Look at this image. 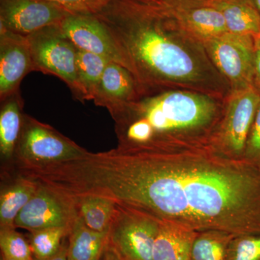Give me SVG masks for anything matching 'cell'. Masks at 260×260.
<instances>
[{
  "label": "cell",
  "instance_id": "20",
  "mask_svg": "<svg viewBox=\"0 0 260 260\" xmlns=\"http://www.w3.org/2000/svg\"><path fill=\"white\" fill-rule=\"evenodd\" d=\"M78 213L87 226L96 232L109 230L116 203L103 195L85 194L75 197Z\"/></svg>",
  "mask_w": 260,
  "mask_h": 260
},
{
  "label": "cell",
  "instance_id": "22",
  "mask_svg": "<svg viewBox=\"0 0 260 260\" xmlns=\"http://www.w3.org/2000/svg\"><path fill=\"white\" fill-rule=\"evenodd\" d=\"M234 234L217 230L198 232L191 260H227L228 248Z\"/></svg>",
  "mask_w": 260,
  "mask_h": 260
},
{
  "label": "cell",
  "instance_id": "34",
  "mask_svg": "<svg viewBox=\"0 0 260 260\" xmlns=\"http://www.w3.org/2000/svg\"><path fill=\"white\" fill-rule=\"evenodd\" d=\"M1 260H35L34 257L30 258V259H8V258L4 257V256H2Z\"/></svg>",
  "mask_w": 260,
  "mask_h": 260
},
{
  "label": "cell",
  "instance_id": "8",
  "mask_svg": "<svg viewBox=\"0 0 260 260\" xmlns=\"http://www.w3.org/2000/svg\"><path fill=\"white\" fill-rule=\"evenodd\" d=\"M210 60L231 91L253 86L256 48L253 37L227 34L202 41Z\"/></svg>",
  "mask_w": 260,
  "mask_h": 260
},
{
  "label": "cell",
  "instance_id": "32",
  "mask_svg": "<svg viewBox=\"0 0 260 260\" xmlns=\"http://www.w3.org/2000/svg\"><path fill=\"white\" fill-rule=\"evenodd\" d=\"M254 39V45H255L256 49H260V32L256 34L253 37Z\"/></svg>",
  "mask_w": 260,
  "mask_h": 260
},
{
  "label": "cell",
  "instance_id": "17",
  "mask_svg": "<svg viewBox=\"0 0 260 260\" xmlns=\"http://www.w3.org/2000/svg\"><path fill=\"white\" fill-rule=\"evenodd\" d=\"M208 6L220 11L230 34L254 37L260 32V15L249 0H211Z\"/></svg>",
  "mask_w": 260,
  "mask_h": 260
},
{
  "label": "cell",
  "instance_id": "13",
  "mask_svg": "<svg viewBox=\"0 0 260 260\" xmlns=\"http://www.w3.org/2000/svg\"><path fill=\"white\" fill-rule=\"evenodd\" d=\"M134 75L122 65L109 61L104 70L93 102L106 108L109 114L116 112L140 96Z\"/></svg>",
  "mask_w": 260,
  "mask_h": 260
},
{
  "label": "cell",
  "instance_id": "5",
  "mask_svg": "<svg viewBox=\"0 0 260 260\" xmlns=\"http://www.w3.org/2000/svg\"><path fill=\"white\" fill-rule=\"evenodd\" d=\"M260 102L254 86L231 91L209 148L225 158L244 160L246 142Z\"/></svg>",
  "mask_w": 260,
  "mask_h": 260
},
{
  "label": "cell",
  "instance_id": "35",
  "mask_svg": "<svg viewBox=\"0 0 260 260\" xmlns=\"http://www.w3.org/2000/svg\"><path fill=\"white\" fill-rule=\"evenodd\" d=\"M144 1L150 2V3H158V4L162 3V0H144Z\"/></svg>",
  "mask_w": 260,
  "mask_h": 260
},
{
  "label": "cell",
  "instance_id": "6",
  "mask_svg": "<svg viewBox=\"0 0 260 260\" xmlns=\"http://www.w3.org/2000/svg\"><path fill=\"white\" fill-rule=\"evenodd\" d=\"M26 37L34 70L57 77L69 87L75 99L84 103L77 74L78 47L59 25L45 27Z\"/></svg>",
  "mask_w": 260,
  "mask_h": 260
},
{
  "label": "cell",
  "instance_id": "1",
  "mask_svg": "<svg viewBox=\"0 0 260 260\" xmlns=\"http://www.w3.org/2000/svg\"><path fill=\"white\" fill-rule=\"evenodd\" d=\"M85 181L92 194L196 232L260 234V169L210 148L95 153Z\"/></svg>",
  "mask_w": 260,
  "mask_h": 260
},
{
  "label": "cell",
  "instance_id": "16",
  "mask_svg": "<svg viewBox=\"0 0 260 260\" xmlns=\"http://www.w3.org/2000/svg\"><path fill=\"white\" fill-rule=\"evenodd\" d=\"M23 101L20 90L1 102L0 153L5 160H13L22 127Z\"/></svg>",
  "mask_w": 260,
  "mask_h": 260
},
{
  "label": "cell",
  "instance_id": "4",
  "mask_svg": "<svg viewBox=\"0 0 260 260\" xmlns=\"http://www.w3.org/2000/svg\"><path fill=\"white\" fill-rule=\"evenodd\" d=\"M88 153L52 126L24 114L13 160L17 169H37L75 160Z\"/></svg>",
  "mask_w": 260,
  "mask_h": 260
},
{
  "label": "cell",
  "instance_id": "10",
  "mask_svg": "<svg viewBox=\"0 0 260 260\" xmlns=\"http://www.w3.org/2000/svg\"><path fill=\"white\" fill-rule=\"evenodd\" d=\"M72 14L59 5L44 0H0V25L23 36L59 25Z\"/></svg>",
  "mask_w": 260,
  "mask_h": 260
},
{
  "label": "cell",
  "instance_id": "18",
  "mask_svg": "<svg viewBox=\"0 0 260 260\" xmlns=\"http://www.w3.org/2000/svg\"><path fill=\"white\" fill-rule=\"evenodd\" d=\"M38 186L37 181L34 179L17 174L15 181L2 189L0 229L15 228V219L35 194Z\"/></svg>",
  "mask_w": 260,
  "mask_h": 260
},
{
  "label": "cell",
  "instance_id": "24",
  "mask_svg": "<svg viewBox=\"0 0 260 260\" xmlns=\"http://www.w3.org/2000/svg\"><path fill=\"white\" fill-rule=\"evenodd\" d=\"M2 256L8 259H26L34 257L28 240L15 228L0 229Z\"/></svg>",
  "mask_w": 260,
  "mask_h": 260
},
{
  "label": "cell",
  "instance_id": "23",
  "mask_svg": "<svg viewBox=\"0 0 260 260\" xmlns=\"http://www.w3.org/2000/svg\"><path fill=\"white\" fill-rule=\"evenodd\" d=\"M70 231L67 228H50L30 232L28 241L34 259L44 260L56 255Z\"/></svg>",
  "mask_w": 260,
  "mask_h": 260
},
{
  "label": "cell",
  "instance_id": "30",
  "mask_svg": "<svg viewBox=\"0 0 260 260\" xmlns=\"http://www.w3.org/2000/svg\"><path fill=\"white\" fill-rule=\"evenodd\" d=\"M97 260H123L119 255L115 249L109 244V242L106 244L105 247L103 249L100 256Z\"/></svg>",
  "mask_w": 260,
  "mask_h": 260
},
{
  "label": "cell",
  "instance_id": "15",
  "mask_svg": "<svg viewBox=\"0 0 260 260\" xmlns=\"http://www.w3.org/2000/svg\"><path fill=\"white\" fill-rule=\"evenodd\" d=\"M198 233L179 224L161 220L154 244L153 260H191Z\"/></svg>",
  "mask_w": 260,
  "mask_h": 260
},
{
  "label": "cell",
  "instance_id": "7",
  "mask_svg": "<svg viewBox=\"0 0 260 260\" xmlns=\"http://www.w3.org/2000/svg\"><path fill=\"white\" fill-rule=\"evenodd\" d=\"M161 220L146 212L116 203L108 242L123 260H153Z\"/></svg>",
  "mask_w": 260,
  "mask_h": 260
},
{
  "label": "cell",
  "instance_id": "26",
  "mask_svg": "<svg viewBox=\"0 0 260 260\" xmlns=\"http://www.w3.org/2000/svg\"><path fill=\"white\" fill-rule=\"evenodd\" d=\"M59 5L73 14L97 15L109 0H44Z\"/></svg>",
  "mask_w": 260,
  "mask_h": 260
},
{
  "label": "cell",
  "instance_id": "25",
  "mask_svg": "<svg viewBox=\"0 0 260 260\" xmlns=\"http://www.w3.org/2000/svg\"><path fill=\"white\" fill-rule=\"evenodd\" d=\"M227 260H260V234L234 236L228 248Z\"/></svg>",
  "mask_w": 260,
  "mask_h": 260
},
{
  "label": "cell",
  "instance_id": "33",
  "mask_svg": "<svg viewBox=\"0 0 260 260\" xmlns=\"http://www.w3.org/2000/svg\"><path fill=\"white\" fill-rule=\"evenodd\" d=\"M260 15V0H249Z\"/></svg>",
  "mask_w": 260,
  "mask_h": 260
},
{
  "label": "cell",
  "instance_id": "29",
  "mask_svg": "<svg viewBox=\"0 0 260 260\" xmlns=\"http://www.w3.org/2000/svg\"><path fill=\"white\" fill-rule=\"evenodd\" d=\"M253 86L260 92V49H256L255 57H254Z\"/></svg>",
  "mask_w": 260,
  "mask_h": 260
},
{
  "label": "cell",
  "instance_id": "19",
  "mask_svg": "<svg viewBox=\"0 0 260 260\" xmlns=\"http://www.w3.org/2000/svg\"><path fill=\"white\" fill-rule=\"evenodd\" d=\"M109 231L96 232L87 226L81 217L73 223L68 235L70 260H97L108 242Z\"/></svg>",
  "mask_w": 260,
  "mask_h": 260
},
{
  "label": "cell",
  "instance_id": "31",
  "mask_svg": "<svg viewBox=\"0 0 260 260\" xmlns=\"http://www.w3.org/2000/svg\"><path fill=\"white\" fill-rule=\"evenodd\" d=\"M35 260L37 259H35ZM44 260H70L69 256H68V244L67 245L64 242L62 246H61L60 251L56 255L49 258V259Z\"/></svg>",
  "mask_w": 260,
  "mask_h": 260
},
{
  "label": "cell",
  "instance_id": "11",
  "mask_svg": "<svg viewBox=\"0 0 260 260\" xmlns=\"http://www.w3.org/2000/svg\"><path fill=\"white\" fill-rule=\"evenodd\" d=\"M59 26L78 49L104 56L126 68L110 32L96 15L72 14Z\"/></svg>",
  "mask_w": 260,
  "mask_h": 260
},
{
  "label": "cell",
  "instance_id": "27",
  "mask_svg": "<svg viewBox=\"0 0 260 260\" xmlns=\"http://www.w3.org/2000/svg\"><path fill=\"white\" fill-rule=\"evenodd\" d=\"M244 160L260 169V102L246 142Z\"/></svg>",
  "mask_w": 260,
  "mask_h": 260
},
{
  "label": "cell",
  "instance_id": "14",
  "mask_svg": "<svg viewBox=\"0 0 260 260\" xmlns=\"http://www.w3.org/2000/svg\"><path fill=\"white\" fill-rule=\"evenodd\" d=\"M167 7L181 26L201 42L229 32L223 15L212 7Z\"/></svg>",
  "mask_w": 260,
  "mask_h": 260
},
{
  "label": "cell",
  "instance_id": "3",
  "mask_svg": "<svg viewBox=\"0 0 260 260\" xmlns=\"http://www.w3.org/2000/svg\"><path fill=\"white\" fill-rule=\"evenodd\" d=\"M224 100L185 89L142 94L111 114L116 148L171 152L209 148L223 116Z\"/></svg>",
  "mask_w": 260,
  "mask_h": 260
},
{
  "label": "cell",
  "instance_id": "28",
  "mask_svg": "<svg viewBox=\"0 0 260 260\" xmlns=\"http://www.w3.org/2000/svg\"><path fill=\"white\" fill-rule=\"evenodd\" d=\"M211 0H162V4L169 7L208 6Z\"/></svg>",
  "mask_w": 260,
  "mask_h": 260
},
{
  "label": "cell",
  "instance_id": "21",
  "mask_svg": "<svg viewBox=\"0 0 260 260\" xmlns=\"http://www.w3.org/2000/svg\"><path fill=\"white\" fill-rule=\"evenodd\" d=\"M109 61L104 56L78 48L77 74L84 102L93 101L103 73Z\"/></svg>",
  "mask_w": 260,
  "mask_h": 260
},
{
  "label": "cell",
  "instance_id": "2",
  "mask_svg": "<svg viewBox=\"0 0 260 260\" xmlns=\"http://www.w3.org/2000/svg\"><path fill=\"white\" fill-rule=\"evenodd\" d=\"M96 16L106 25L142 94L185 89L225 99L231 88L204 45L166 5L109 0Z\"/></svg>",
  "mask_w": 260,
  "mask_h": 260
},
{
  "label": "cell",
  "instance_id": "9",
  "mask_svg": "<svg viewBox=\"0 0 260 260\" xmlns=\"http://www.w3.org/2000/svg\"><path fill=\"white\" fill-rule=\"evenodd\" d=\"M38 184L35 194L15 219V227L30 232L50 228L71 229L79 216L76 198L53 186Z\"/></svg>",
  "mask_w": 260,
  "mask_h": 260
},
{
  "label": "cell",
  "instance_id": "12",
  "mask_svg": "<svg viewBox=\"0 0 260 260\" xmlns=\"http://www.w3.org/2000/svg\"><path fill=\"white\" fill-rule=\"evenodd\" d=\"M34 70L26 36L0 25V100L20 90L22 80Z\"/></svg>",
  "mask_w": 260,
  "mask_h": 260
}]
</instances>
